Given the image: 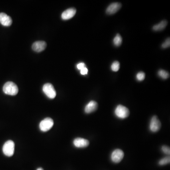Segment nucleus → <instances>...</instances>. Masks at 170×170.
<instances>
[{
	"mask_svg": "<svg viewBox=\"0 0 170 170\" xmlns=\"http://www.w3.org/2000/svg\"><path fill=\"white\" fill-rule=\"evenodd\" d=\"M3 91L5 94L15 96L19 92V89L15 83L12 82L8 81L4 85Z\"/></svg>",
	"mask_w": 170,
	"mask_h": 170,
	"instance_id": "nucleus-1",
	"label": "nucleus"
},
{
	"mask_svg": "<svg viewBox=\"0 0 170 170\" xmlns=\"http://www.w3.org/2000/svg\"><path fill=\"white\" fill-rule=\"evenodd\" d=\"M15 151V144L12 140H8L5 143L2 147L3 153L6 156H12Z\"/></svg>",
	"mask_w": 170,
	"mask_h": 170,
	"instance_id": "nucleus-2",
	"label": "nucleus"
},
{
	"mask_svg": "<svg viewBox=\"0 0 170 170\" xmlns=\"http://www.w3.org/2000/svg\"><path fill=\"white\" fill-rule=\"evenodd\" d=\"M114 113L118 118L124 119L127 118L129 114V110L122 105H118L116 108Z\"/></svg>",
	"mask_w": 170,
	"mask_h": 170,
	"instance_id": "nucleus-3",
	"label": "nucleus"
},
{
	"mask_svg": "<svg viewBox=\"0 0 170 170\" xmlns=\"http://www.w3.org/2000/svg\"><path fill=\"white\" fill-rule=\"evenodd\" d=\"M43 91L48 98L54 99L56 96V92L52 84L46 83L44 85Z\"/></svg>",
	"mask_w": 170,
	"mask_h": 170,
	"instance_id": "nucleus-4",
	"label": "nucleus"
},
{
	"mask_svg": "<svg viewBox=\"0 0 170 170\" xmlns=\"http://www.w3.org/2000/svg\"><path fill=\"white\" fill-rule=\"evenodd\" d=\"M54 121L50 118H46L42 120L39 124V128L42 131H49L54 125Z\"/></svg>",
	"mask_w": 170,
	"mask_h": 170,
	"instance_id": "nucleus-5",
	"label": "nucleus"
},
{
	"mask_svg": "<svg viewBox=\"0 0 170 170\" xmlns=\"http://www.w3.org/2000/svg\"><path fill=\"white\" fill-rule=\"evenodd\" d=\"M161 124L156 116H154L152 118L149 124V129L151 131L156 132L161 128Z\"/></svg>",
	"mask_w": 170,
	"mask_h": 170,
	"instance_id": "nucleus-6",
	"label": "nucleus"
},
{
	"mask_svg": "<svg viewBox=\"0 0 170 170\" xmlns=\"http://www.w3.org/2000/svg\"><path fill=\"white\" fill-rule=\"evenodd\" d=\"M124 151L121 149H116L111 154V160L114 163H119L124 158Z\"/></svg>",
	"mask_w": 170,
	"mask_h": 170,
	"instance_id": "nucleus-7",
	"label": "nucleus"
},
{
	"mask_svg": "<svg viewBox=\"0 0 170 170\" xmlns=\"http://www.w3.org/2000/svg\"><path fill=\"white\" fill-rule=\"evenodd\" d=\"M121 4L120 2H113L108 7L106 12L109 15H112L116 13L121 8Z\"/></svg>",
	"mask_w": 170,
	"mask_h": 170,
	"instance_id": "nucleus-8",
	"label": "nucleus"
},
{
	"mask_svg": "<svg viewBox=\"0 0 170 170\" xmlns=\"http://www.w3.org/2000/svg\"><path fill=\"white\" fill-rule=\"evenodd\" d=\"M73 144L75 147L78 148H84L89 146V142L86 139L78 137L74 140Z\"/></svg>",
	"mask_w": 170,
	"mask_h": 170,
	"instance_id": "nucleus-9",
	"label": "nucleus"
},
{
	"mask_svg": "<svg viewBox=\"0 0 170 170\" xmlns=\"http://www.w3.org/2000/svg\"><path fill=\"white\" fill-rule=\"evenodd\" d=\"M0 23L3 26L8 27L12 23V18L6 13H0Z\"/></svg>",
	"mask_w": 170,
	"mask_h": 170,
	"instance_id": "nucleus-10",
	"label": "nucleus"
},
{
	"mask_svg": "<svg viewBox=\"0 0 170 170\" xmlns=\"http://www.w3.org/2000/svg\"><path fill=\"white\" fill-rule=\"evenodd\" d=\"M46 43L44 41H36L33 44L32 48L34 51L41 52L46 49Z\"/></svg>",
	"mask_w": 170,
	"mask_h": 170,
	"instance_id": "nucleus-11",
	"label": "nucleus"
},
{
	"mask_svg": "<svg viewBox=\"0 0 170 170\" xmlns=\"http://www.w3.org/2000/svg\"><path fill=\"white\" fill-rule=\"evenodd\" d=\"M98 107V104L94 101H91L85 106V112L87 114L92 113L97 110Z\"/></svg>",
	"mask_w": 170,
	"mask_h": 170,
	"instance_id": "nucleus-12",
	"label": "nucleus"
},
{
	"mask_svg": "<svg viewBox=\"0 0 170 170\" xmlns=\"http://www.w3.org/2000/svg\"><path fill=\"white\" fill-rule=\"evenodd\" d=\"M76 13V9L75 8H70L64 11L62 14V18L63 20H68L74 16Z\"/></svg>",
	"mask_w": 170,
	"mask_h": 170,
	"instance_id": "nucleus-13",
	"label": "nucleus"
},
{
	"mask_svg": "<svg viewBox=\"0 0 170 170\" xmlns=\"http://www.w3.org/2000/svg\"><path fill=\"white\" fill-rule=\"evenodd\" d=\"M168 22L166 20H163V21L160 22L159 23L155 25L153 27V31H162L166 28Z\"/></svg>",
	"mask_w": 170,
	"mask_h": 170,
	"instance_id": "nucleus-14",
	"label": "nucleus"
},
{
	"mask_svg": "<svg viewBox=\"0 0 170 170\" xmlns=\"http://www.w3.org/2000/svg\"><path fill=\"white\" fill-rule=\"evenodd\" d=\"M122 39L120 34H118L113 39V44L116 46H119L122 44Z\"/></svg>",
	"mask_w": 170,
	"mask_h": 170,
	"instance_id": "nucleus-15",
	"label": "nucleus"
},
{
	"mask_svg": "<svg viewBox=\"0 0 170 170\" xmlns=\"http://www.w3.org/2000/svg\"><path fill=\"white\" fill-rule=\"evenodd\" d=\"M158 75L160 77L163 79H166L168 78L170 76V74L167 71L165 70H160L158 72Z\"/></svg>",
	"mask_w": 170,
	"mask_h": 170,
	"instance_id": "nucleus-16",
	"label": "nucleus"
},
{
	"mask_svg": "<svg viewBox=\"0 0 170 170\" xmlns=\"http://www.w3.org/2000/svg\"><path fill=\"white\" fill-rule=\"evenodd\" d=\"M120 68V62L118 61H115L112 63L111 65V69L114 72H116L119 70Z\"/></svg>",
	"mask_w": 170,
	"mask_h": 170,
	"instance_id": "nucleus-17",
	"label": "nucleus"
},
{
	"mask_svg": "<svg viewBox=\"0 0 170 170\" xmlns=\"http://www.w3.org/2000/svg\"><path fill=\"white\" fill-rule=\"evenodd\" d=\"M170 158L169 156L168 157H164L163 158L160 160L159 162V164L160 166H164L166 164H168L170 163Z\"/></svg>",
	"mask_w": 170,
	"mask_h": 170,
	"instance_id": "nucleus-18",
	"label": "nucleus"
},
{
	"mask_svg": "<svg viewBox=\"0 0 170 170\" xmlns=\"http://www.w3.org/2000/svg\"><path fill=\"white\" fill-rule=\"evenodd\" d=\"M145 77H146L145 73L144 72H142V71L139 72L136 75L137 79L139 81H142L144 80Z\"/></svg>",
	"mask_w": 170,
	"mask_h": 170,
	"instance_id": "nucleus-19",
	"label": "nucleus"
},
{
	"mask_svg": "<svg viewBox=\"0 0 170 170\" xmlns=\"http://www.w3.org/2000/svg\"><path fill=\"white\" fill-rule=\"evenodd\" d=\"M162 151L164 154L170 155V149L169 147L166 146H163L162 147Z\"/></svg>",
	"mask_w": 170,
	"mask_h": 170,
	"instance_id": "nucleus-20",
	"label": "nucleus"
},
{
	"mask_svg": "<svg viewBox=\"0 0 170 170\" xmlns=\"http://www.w3.org/2000/svg\"><path fill=\"white\" fill-rule=\"evenodd\" d=\"M170 38L167 39L166 41L163 44L162 47L163 48H167L170 47Z\"/></svg>",
	"mask_w": 170,
	"mask_h": 170,
	"instance_id": "nucleus-21",
	"label": "nucleus"
},
{
	"mask_svg": "<svg viewBox=\"0 0 170 170\" xmlns=\"http://www.w3.org/2000/svg\"><path fill=\"white\" fill-rule=\"evenodd\" d=\"M77 68L79 70H82L83 68L86 67V65L85 63L83 62H81V63H78L77 65Z\"/></svg>",
	"mask_w": 170,
	"mask_h": 170,
	"instance_id": "nucleus-22",
	"label": "nucleus"
},
{
	"mask_svg": "<svg viewBox=\"0 0 170 170\" xmlns=\"http://www.w3.org/2000/svg\"><path fill=\"white\" fill-rule=\"evenodd\" d=\"M87 73H88V70L86 67H85L81 70V75H85L87 74Z\"/></svg>",
	"mask_w": 170,
	"mask_h": 170,
	"instance_id": "nucleus-23",
	"label": "nucleus"
},
{
	"mask_svg": "<svg viewBox=\"0 0 170 170\" xmlns=\"http://www.w3.org/2000/svg\"><path fill=\"white\" fill-rule=\"evenodd\" d=\"M44 170V169L42 168H37V170Z\"/></svg>",
	"mask_w": 170,
	"mask_h": 170,
	"instance_id": "nucleus-24",
	"label": "nucleus"
}]
</instances>
